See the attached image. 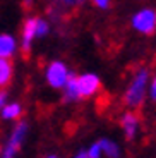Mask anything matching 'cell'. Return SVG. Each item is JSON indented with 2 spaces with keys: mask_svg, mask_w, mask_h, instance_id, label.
Listing matches in <instances>:
<instances>
[{
  "mask_svg": "<svg viewBox=\"0 0 156 158\" xmlns=\"http://www.w3.org/2000/svg\"><path fill=\"white\" fill-rule=\"evenodd\" d=\"M23 2H24V5H31L35 0H23Z\"/></svg>",
  "mask_w": 156,
  "mask_h": 158,
  "instance_id": "ffe728a7",
  "label": "cell"
},
{
  "mask_svg": "<svg viewBox=\"0 0 156 158\" xmlns=\"http://www.w3.org/2000/svg\"><path fill=\"white\" fill-rule=\"evenodd\" d=\"M151 81V71L148 67H139L132 74L129 84L124 91V103L129 110L136 112L148 100V86Z\"/></svg>",
  "mask_w": 156,
  "mask_h": 158,
  "instance_id": "7a4b0ae2",
  "label": "cell"
},
{
  "mask_svg": "<svg viewBox=\"0 0 156 158\" xmlns=\"http://www.w3.org/2000/svg\"><path fill=\"white\" fill-rule=\"evenodd\" d=\"M9 103V93L7 89H0V110Z\"/></svg>",
  "mask_w": 156,
  "mask_h": 158,
  "instance_id": "e0dca14e",
  "label": "cell"
},
{
  "mask_svg": "<svg viewBox=\"0 0 156 158\" xmlns=\"http://www.w3.org/2000/svg\"><path fill=\"white\" fill-rule=\"evenodd\" d=\"M101 91V77L96 72H82L72 74L62 89V98L65 103H77L89 100Z\"/></svg>",
  "mask_w": 156,
  "mask_h": 158,
  "instance_id": "6da1fadb",
  "label": "cell"
},
{
  "mask_svg": "<svg viewBox=\"0 0 156 158\" xmlns=\"http://www.w3.org/2000/svg\"><path fill=\"white\" fill-rule=\"evenodd\" d=\"M17 50H19V40L12 33H0V59L12 60Z\"/></svg>",
  "mask_w": 156,
  "mask_h": 158,
  "instance_id": "ba28073f",
  "label": "cell"
},
{
  "mask_svg": "<svg viewBox=\"0 0 156 158\" xmlns=\"http://www.w3.org/2000/svg\"><path fill=\"white\" fill-rule=\"evenodd\" d=\"M72 158H89V155H88L86 148H79V150L72 155Z\"/></svg>",
  "mask_w": 156,
  "mask_h": 158,
  "instance_id": "ac0fdd59",
  "label": "cell"
},
{
  "mask_svg": "<svg viewBox=\"0 0 156 158\" xmlns=\"http://www.w3.org/2000/svg\"><path fill=\"white\" fill-rule=\"evenodd\" d=\"M118 124H120V129L127 141H134L137 138L141 129V118L134 110H125L118 118Z\"/></svg>",
  "mask_w": 156,
  "mask_h": 158,
  "instance_id": "52a82bcc",
  "label": "cell"
},
{
  "mask_svg": "<svg viewBox=\"0 0 156 158\" xmlns=\"http://www.w3.org/2000/svg\"><path fill=\"white\" fill-rule=\"evenodd\" d=\"M64 7H77V5L84 4V0H59Z\"/></svg>",
  "mask_w": 156,
  "mask_h": 158,
  "instance_id": "2e32d148",
  "label": "cell"
},
{
  "mask_svg": "<svg viewBox=\"0 0 156 158\" xmlns=\"http://www.w3.org/2000/svg\"><path fill=\"white\" fill-rule=\"evenodd\" d=\"M50 23H48L47 19H43V17H38V24H36V38L41 40L45 38V36L50 35Z\"/></svg>",
  "mask_w": 156,
  "mask_h": 158,
  "instance_id": "7c38bea8",
  "label": "cell"
},
{
  "mask_svg": "<svg viewBox=\"0 0 156 158\" xmlns=\"http://www.w3.org/2000/svg\"><path fill=\"white\" fill-rule=\"evenodd\" d=\"M100 146H101V153H103V158H122V146L118 144L115 139L112 138H100L98 139Z\"/></svg>",
  "mask_w": 156,
  "mask_h": 158,
  "instance_id": "30bf717a",
  "label": "cell"
},
{
  "mask_svg": "<svg viewBox=\"0 0 156 158\" xmlns=\"http://www.w3.org/2000/svg\"><path fill=\"white\" fill-rule=\"evenodd\" d=\"M36 24H38V16H29L24 19L23 28H21V38H19V50L23 53H29L33 48V43L36 40Z\"/></svg>",
  "mask_w": 156,
  "mask_h": 158,
  "instance_id": "8992f818",
  "label": "cell"
},
{
  "mask_svg": "<svg viewBox=\"0 0 156 158\" xmlns=\"http://www.w3.org/2000/svg\"><path fill=\"white\" fill-rule=\"evenodd\" d=\"M27 134H29V124L24 118L14 124L12 129L9 131L4 146L0 148V158H17L27 139Z\"/></svg>",
  "mask_w": 156,
  "mask_h": 158,
  "instance_id": "3957f363",
  "label": "cell"
},
{
  "mask_svg": "<svg viewBox=\"0 0 156 158\" xmlns=\"http://www.w3.org/2000/svg\"><path fill=\"white\" fill-rule=\"evenodd\" d=\"M72 74H74L72 69L64 60H50L45 67V83L51 89L62 91Z\"/></svg>",
  "mask_w": 156,
  "mask_h": 158,
  "instance_id": "277c9868",
  "label": "cell"
},
{
  "mask_svg": "<svg viewBox=\"0 0 156 158\" xmlns=\"http://www.w3.org/2000/svg\"><path fill=\"white\" fill-rule=\"evenodd\" d=\"M130 28L139 35H153L156 33V9L142 7L136 10L130 17Z\"/></svg>",
  "mask_w": 156,
  "mask_h": 158,
  "instance_id": "5b68a950",
  "label": "cell"
},
{
  "mask_svg": "<svg viewBox=\"0 0 156 158\" xmlns=\"http://www.w3.org/2000/svg\"><path fill=\"white\" fill-rule=\"evenodd\" d=\"M24 107L21 102H9L2 110H0V120L2 122H19L23 120Z\"/></svg>",
  "mask_w": 156,
  "mask_h": 158,
  "instance_id": "9c48e42d",
  "label": "cell"
},
{
  "mask_svg": "<svg viewBox=\"0 0 156 158\" xmlns=\"http://www.w3.org/2000/svg\"><path fill=\"white\" fill-rule=\"evenodd\" d=\"M148 100L151 103H156V76H151V81H149L148 86Z\"/></svg>",
  "mask_w": 156,
  "mask_h": 158,
  "instance_id": "5bb4252c",
  "label": "cell"
},
{
  "mask_svg": "<svg viewBox=\"0 0 156 158\" xmlns=\"http://www.w3.org/2000/svg\"><path fill=\"white\" fill-rule=\"evenodd\" d=\"M86 150H88V155H89V158H103L101 146H100V143H98V141H93L89 146L86 148Z\"/></svg>",
  "mask_w": 156,
  "mask_h": 158,
  "instance_id": "4fadbf2b",
  "label": "cell"
},
{
  "mask_svg": "<svg viewBox=\"0 0 156 158\" xmlns=\"http://www.w3.org/2000/svg\"><path fill=\"white\" fill-rule=\"evenodd\" d=\"M43 158H60V156H59L57 153H48V155H45Z\"/></svg>",
  "mask_w": 156,
  "mask_h": 158,
  "instance_id": "d6986e66",
  "label": "cell"
},
{
  "mask_svg": "<svg viewBox=\"0 0 156 158\" xmlns=\"http://www.w3.org/2000/svg\"><path fill=\"white\" fill-rule=\"evenodd\" d=\"M14 79V64L9 59H0V89H5Z\"/></svg>",
  "mask_w": 156,
  "mask_h": 158,
  "instance_id": "8fae6325",
  "label": "cell"
},
{
  "mask_svg": "<svg viewBox=\"0 0 156 158\" xmlns=\"http://www.w3.org/2000/svg\"><path fill=\"white\" fill-rule=\"evenodd\" d=\"M91 4L100 10H108L110 5H112V0H91Z\"/></svg>",
  "mask_w": 156,
  "mask_h": 158,
  "instance_id": "9a60e30c",
  "label": "cell"
}]
</instances>
